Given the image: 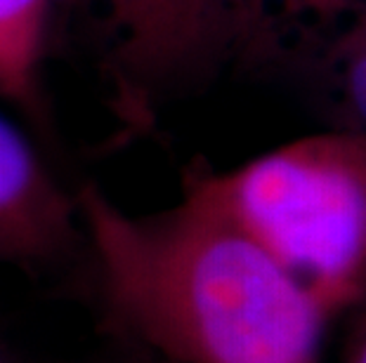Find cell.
I'll return each mask as SVG.
<instances>
[{
	"mask_svg": "<svg viewBox=\"0 0 366 363\" xmlns=\"http://www.w3.org/2000/svg\"><path fill=\"white\" fill-rule=\"evenodd\" d=\"M109 305L182 363H315L329 314L197 184L157 215L76 194Z\"/></svg>",
	"mask_w": 366,
	"mask_h": 363,
	"instance_id": "obj_1",
	"label": "cell"
},
{
	"mask_svg": "<svg viewBox=\"0 0 366 363\" xmlns=\"http://www.w3.org/2000/svg\"><path fill=\"white\" fill-rule=\"evenodd\" d=\"M329 314L366 297V137H302L229 173L194 175Z\"/></svg>",
	"mask_w": 366,
	"mask_h": 363,
	"instance_id": "obj_2",
	"label": "cell"
},
{
	"mask_svg": "<svg viewBox=\"0 0 366 363\" xmlns=\"http://www.w3.org/2000/svg\"><path fill=\"white\" fill-rule=\"evenodd\" d=\"M97 31L114 104L149 123L163 97L213 76L260 41L262 0H76Z\"/></svg>",
	"mask_w": 366,
	"mask_h": 363,
	"instance_id": "obj_3",
	"label": "cell"
},
{
	"mask_svg": "<svg viewBox=\"0 0 366 363\" xmlns=\"http://www.w3.org/2000/svg\"><path fill=\"white\" fill-rule=\"evenodd\" d=\"M79 227L76 196L59 187L24 133L0 113V262L57 257L76 241Z\"/></svg>",
	"mask_w": 366,
	"mask_h": 363,
	"instance_id": "obj_4",
	"label": "cell"
},
{
	"mask_svg": "<svg viewBox=\"0 0 366 363\" xmlns=\"http://www.w3.org/2000/svg\"><path fill=\"white\" fill-rule=\"evenodd\" d=\"M57 0H0V97L34 106Z\"/></svg>",
	"mask_w": 366,
	"mask_h": 363,
	"instance_id": "obj_5",
	"label": "cell"
},
{
	"mask_svg": "<svg viewBox=\"0 0 366 363\" xmlns=\"http://www.w3.org/2000/svg\"><path fill=\"white\" fill-rule=\"evenodd\" d=\"M331 64L338 73L347 133L366 137V7L333 45Z\"/></svg>",
	"mask_w": 366,
	"mask_h": 363,
	"instance_id": "obj_6",
	"label": "cell"
},
{
	"mask_svg": "<svg viewBox=\"0 0 366 363\" xmlns=\"http://www.w3.org/2000/svg\"><path fill=\"white\" fill-rule=\"evenodd\" d=\"M264 3V10L272 0H262ZM350 0H282L284 10L288 14H302V12H312L317 17H326L331 12H338V10H345Z\"/></svg>",
	"mask_w": 366,
	"mask_h": 363,
	"instance_id": "obj_7",
	"label": "cell"
},
{
	"mask_svg": "<svg viewBox=\"0 0 366 363\" xmlns=\"http://www.w3.org/2000/svg\"><path fill=\"white\" fill-rule=\"evenodd\" d=\"M350 363H366V330H364L360 344H357V349H355V357Z\"/></svg>",
	"mask_w": 366,
	"mask_h": 363,
	"instance_id": "obj_8",
	"label": "cell"
},
{
	"mask_svg": "<svg viewBox=\"0 0 366 363\" xmlns=\"http://www.w3.org/2000/svg\"><path fill=\"white\" fill-rule=\"evenodd\" d=\"M0 363H10V361L5 359V354H3V352H0Z\"/></svg>",
	"mask_w": 366,
	"mask_h": 363,
	"instance_id": "obj_9",
	"label": "cell"
}]
</instances>
